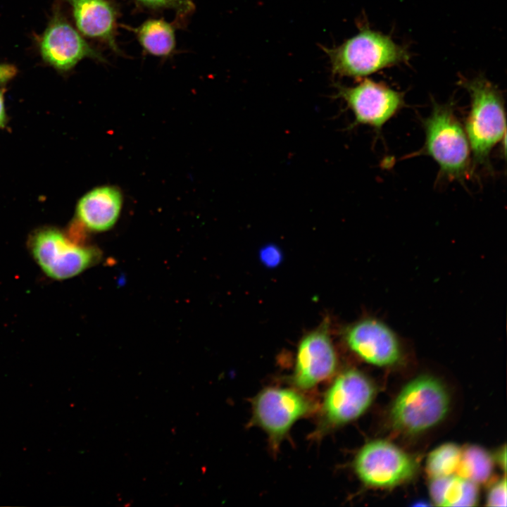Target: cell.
<instances>
[{
	"label": "cell",
	"mask_w": 507,
	"mask_h": 507,
	"mask_svg": "<svg viewBox=\"0 0 507 507\" xmlns=\"http://www.w3.org/2000/svg\"><path fill=\"white\" fill-rule=\"evenodd\" d=\"M72 7L78 30L123 55L116 41L118 8L111 0H66Z\"/></svg>",
	"instance_id": "cell-13"
},
{
	"label": "cell",
	"mask_w": 507,
	"mask_h": 507,
	"mask_svg": "<svg viewBox=\"0 0 507 507\" xmlns=\"http://www.w3.org/2000/svg\"><path fill=\"white\" fill-rule=\"evenodd\" d=\"M460 84L468 92L471 106L465 133L475 163L489 164V154L506 134V118L501 92L482 76L463 78Z\"/></svg>",
	"instance_id": "cell-2"
},
{
	"label": "cell",
	"mask_w": 507,
	"mask_h": 507,
	"mask_svg": "<svg viewBox=\"0 0 507 507\" xmlns=\"http://www.w3.org/2000/svg\"><path fill=\"white\" fill-rule=\"evenodd\" d=\"M16 73L15 67L7 65L0 64V82H6L11 79Z\"/></svg>",
	"instance_id": "cell-21"
},
{
	"label": "cell",
	"mask_w": 507,
	"mask_h": 507,
	"mask_svg": "<svg viewBox=\"0 0 507 507\" xmlns=\"http://www.w3.org/2000/svg\"><path fill=\"white\" fill-rule=\"evenodd\" d=\"M337 368V353L323 324L300 341L290 380L296 389L309 390L332 377Z\"/></svg>",
	"instance_id": "cell-11"
},
{
	"label": "cell",
	"mask_w": 507,
	"mask_h": 507,
	"mask_svg": "<svg viewBox=\"0 0 507 507\" xmlns=\"http://www.w3.org/2000/svg\"><path fill=\"white\" fill-rule=\"evenodd\" d=\"M344 337L351 351L371 365L392 366L402 358L398 336L379 319L369 317L355 322L346 327Z\"/></svg>",
	"instance_id": "cell-10"
},
{
	"label": "cell",
	"mask_w": 507,
	"mask_h": 507,
	"mask_svg": "<svg viewBox=\"0 0 507 507\" xmlns=\"http://www.w3.org/2000/svg\"><path fill=\"white\" fill-rule=\"evenodd\" d=\"M374 395L372 382L361 372L350 369L339 374L325 394L316 434L321 436L358 418Z\"/></svg>",
	"instance_id": "cell-6"
},
{
	"label": "cell",
	"mask_w": 507,
	"mask_h": 507,
	"mask_svg": "<svg viewBox=\"0 0 507 507\" xmlns=\"http://www.w3.org/2000/svg\"><path fill=\"white\" fill-rule=\"evenodd\" d=\"M5 111L4 106V99L1 92H0V127L5 124Z\"/></svg>",
	"instance_id": "cell-22"
},
{
	"label": "cell",
	"mask_w": 507,
	"mask_h": 507,
	"mask_svg": "<svg viewBox=\"0 0 507 507\" xmlns=\"http://www.w3.org/2000/svg\"><path fill=\"white\" fill-rule=\"evenodd\" d=\"M140 6L154 11L172 9L180 20L191 15L195 10L192 0H134Z\"/></svg>",
	"instance_id": "cell-19"
},
{
	"label": "cell",
	"mask_w": 507,
	"mask_h": 507,
	"mask_svg": "<svg viewBox=\"0 0 507 507\" xmlns=\"http://www.w3.org/2000/svg\"><path fill=\"white\" fill-rule=\"evenodd\" d=\"M28 248L44 273L58 280L80 274L100 258L96 249L75 242L53 227L34 232L28 239Z\"/></svg>",
	"instance_id": "cell-5"
},
{
	"label": "cell",
	"mask_w": 507,
	"mask_h": 507,
	"mask_svg": "<svg viewBox=\"0 0 507 507\" xmlns=\"http://www.w3.org/2000/svg\"><path fill=\"white\" fill-rule=\"evenodd\" d=\"M449 408V397L444 385L430 376L408 382L396 397L392 410L394 426L406 433L423 432L438 424Z\"/></svg>",
	"instance_id": "cell-4"
},
{
	"label": "cell",
	"mask_w": 507,
	"mask_h": 507,
	"mask_svg": "<svg viewBox=\"0 0 507 507\" xmlns=\"http://www.w3.org/2000/svg\"><path fill=\"white\" fill-rule=\"evenodd\" d=\"M489 506H506V480L505 478L497 482L489 490L487 499Z\"/></svg>",
	"instance_id": "cell-20"
},
{
	"label": "cell",
	"mask_w": 507,
	"mask_h": 507,
	"mask_svg": "<svg viewBox=\"0 0 507 507\" xmlns=\"http://www.w3.org/2000/svg\"><path fill=\"white\" fill-rule=\"evenodd\" d=\"M40 52L45 61L62 70L72 68L85 58L108 63L99 51L92 47L58 13L54 16L42 36Z\"/></svg>",
	"instance_id": "cell-12"
},
{
	"label": "cell",
	"mask_w": 507,
	"mask_h": 507,
	"mask_svg": "<svg viewBox=\"0 0 507 507\" xmlns=\"http://www.w3.org/2000/svg\"><path fill=\"white\" fill-rule=\"evenodd\" d=\"M337 89L336 96L343 99L354 115L353 126L366 125L380 131L405 104L401 92L368 79L354 87L337 84Z\"/></svg>",
	"instance_id": "cell-9"
},
{
	"label": "cell",
	"mask_w": 507,
	"mask_h": 507,
	"mask_svg": "<svg viewBox=\"0 0 507 507\" xmlns=\"http://www.w3.org/2000/svg\"><path fill=\"white\" fill-rule=\"evenodd\" d=\"M169 23L163 18H150L139 26L132 27L126 25L121 27L132 32L144 51L146 54L166 58L172 56L176 47V23Z\"/></svg>",
	"instance_id": "cell-15"
},
{
	"label": "cell",
	"mask_w": 507,
	"mask_h": 507,
	"mask_svg": "<svg viewBox=\"0 0 507 507\" xmlns=\"http://www.w3.org/2000/svg\"><path fill=\"white\" fill-rule=\"evenodd\" d=\"M432 103V111L423 121L425 142L421 152L438 164L442 176L463 180L470 170V147L465 131L451 105Z\"/></svg>",
	"instance_id": "cell-3"
},
{
	"label": "cell",
	"mask_w": 507,
	"mask_h": 507,
	"mask_svg": "<svg viewBox=\"0 0 507 507\" xmlns=\"http://www.w3.org/2000/svg\"><path fill=\"white\" fill-rule=\"evenodd\" d=\"M123 206V196L118 188L101 186L82 196L76 209L77 220L91 232L110 230L117 222Z\"/></svg>",
	"instance_id": "cell-14"
},
{
	"label": "cell",
	"mask_w": 507,
	"mask_h": 507,
	"mask_svg": "<svg viewBox=\"0 0 507 507\" xmlns=\"http://www.w3.org/2000/svg\"><path fill=\"white\" fill-rule=\"evenodd\" d=\"M353 468L364 484L389 487L413 477L417 465L410 455L396 445L375 440L366 444L358 451Z\"/></svg>",
	"instance_id": "cell-8"
},
{
	"label": "cell",
	"mask_w": 507,
	"mask_h": 507,
	"mask_svg": "<svg viewBox=\"0 0 507 507\" xmlns=\"http://www.w3.org/2000/svg\"><path fill=\"white\" fill-rule=\"evenodd\" d=\"M313 409V403L299 389L269 387L254 399L251 423L267 434L275 451L293 425Z\"/></svg>",
	"instance_id": "cell-7"
},
{
	"label": "cell",
	"mask_w": 507,
	"mask_h": 507,
	"mask_svg": "<svg viewBox=\"0 0 507 507\" xmlns=\"http://www.w3.org/2000/svg\"><path fill=\"white\" fill-rule=\"evenodd\" d=\"M493 470V461L489 453L477 446H469L461 451L456 475L480 484L490 477Z\"/></svg>",
	"instance_id": "cell-17"
},
{
	"label": "cell",
	"mask_w": 507,
	"mask_h": 507,
	"mask_svg": "<svg viewBox=\"0 0 507 507\" xmlns=\"http://www.w3.org/2000/svg\"><path fill=\"white\" fill-rule=\"evenodd\" d=\"M323 49L330 59L332 73L339 77L361 78L408 62L410 58L405 46L367 25L361 26L357 35L338 46Z\"/></svg>",
	"instance_id": "cell-1"
},
{
	"label": "cell",
	"mask_w": 507,
	"mask_h": 507,
	"mask_svg": "<svg viewBox=\"0 0 507 507\" xmlns=\"http://www.w3.org/2000/svg\"><path fill=\"white\" fill-rule=\"evenodd\" d=\"M462 449L456 444H442L429 455L427 461V473L432 478L447 477L456 473Z\"/></svg>",
	"instance_id": "cell-18"
},
{
	"label": "cell",
	"mask_w": 507,
	"mask_h": 507,
	"mask_svg": "<svg viewBox=\"0 0 507 507\" xmlns=\"http://www.w3.org/2000/svg\"><path fill=\"white\" fill-rule=\"evenodd\" d=\"M430 493L439 506H472L479 495L476 483L454 475L432 478Z\"/></svg>",
	"instance_id": "cell-16"
}]
</instances>
